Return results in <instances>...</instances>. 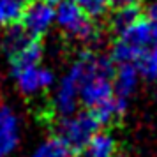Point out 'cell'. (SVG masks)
<instances>
[{
  "label": "cell",
  "instance_id": "1",
  "mask_svg": "<svg viewBox=\"0 0 157 157\" xmlns=\"http://www.w3.org/2000/svg\"><path fill=\"white\" fill-rule=\"evenodd\" d=\"M154 44H157V27L147 16H140L129 29L118 34L111 48V60L115 64H134L143 51Z\"/></svg>",
  "mask_w": 157,
  "mask_h": 157
},
{
  "label": "cell",
  "instance_id": "2",
  "mask_svg": "<svg viewBox=\"0 0 157 157\" xmlns=\"http://www.w3.org/2000/svg\"><path fill=\"white\" fill-rule=\"evenodd\" d=\"M55 25L69 39L83 44H97L102 36L95 18L72 0H60L55 6Z\"/></svg>",
  "mask_w": 157,
  "mask_h": 157
},
{
  "label": "cell",
  "instance_id": "3",
  "mask_svg": "<svg viewBox=\"0 0 157 157\" xmlns=\"http://www.w3.org/2000/svg\"><path fill=\"white\" fill-rule=\"evenodd\" d=\"M101 122L95 117L92 109H83V111H74L72 115H67L58 124L57 136L69 147L72 155H79L88 141L99 132Z\"/></svg>",
  "mask_w": 157,
  "mask_h": 157
},
{
  "label": "cell",
  "instance_id": "4",
  "mask_svg": "<svg viewBox=\"0 0 157 157\" xmlns=\"http://www.w3.org/2000/svg\"><path fill=\"white\" fill-rule=\"evenodd\" d=\"M20 25L32 39L44 37L55 25V4L46 0H30L23 9Z\"/></svg>",
  "mask_w": 157,
  "mask_h": 157
},
{
  "label": "cell",
  "instance_id": "5",
  "mask_svg": "<svg viewBox=\"0 0 157 157\" xmlns=\"http://www.w3.org/2000/svg\"><path fill=\"white\" fill-rule=\"evenodd\" d=\"M79 86H81V67L79 62L74 60L64 78L58 81L57 90H55V99L53 106L62 117L72 115L78 109L79 104Z\"/></svg>",
  "mask_w": 157,
  "mask_h": 157
},
{
  "label": "cell",
  "instance_id": "6",
  "mask_svg": "<svg viewBox=\"0 0 157 157\" xmlns=\"http://www.w3.org/2000/svg\"><path fill=\"white\" fill-rule=\"evenodd\" d=\"M16 85L23 95H39L41 92L48 90L55 83V76L50 69L43 67L41 64L27 65L20 69H11Z\"/></svg>",
  "mask_w": 157,
  "mask_h": 157
},
{
  "label": "cell",
  "instance_id": "7",
  "mask_svg": "<svg viewBox=\"0 0 157 157\" xmlns=\"http://www.w3.org/2000/svg\"><path fill=\"white\" fill-rule=\"evenodd\" d=\"M18 140H20L18 117L7 104H0V157L9 155L16 148Z\"/></svg>",
  "mask_w": 157,
  "mask_h": 157
},
{
  "label": "cell",
  "instance_id": "8",
  "mask_svg": "<svg viewBox=\"0 0 157 157\" xmlns=\"http://www.w3.org/2000/svg\"><path fill=\"white\" fill-rule=\"evenodd\" d=\"M138 79H140V72L134 64H118L113 76L115 95L129 99L138 86Z\"/></svg>",
  "mask_w": 157,
  "mask_h": 157
},
{
  "label": "cell",
  "instance_id": "9",
  "mask_svg": "<svg viewBox=\"0 0 157 157\" xmlns=\"http://www.w3.org/2000/svg\"><path fill=\"white\" fill-rule=\"evenodd\" d=\"M81 157H115L117 155V141L108 132H97L88 141L85 150L79 154Z\"/></svg>",
  "mask_w": 157,
  "mask_h": 157
},
{
  "label": "cell",
  "instance_id": "10",
  "mask_svg": "<svg viewBox=\"0 0 157 157\" xmlns=\"http://www.w3.org/2000/svg\"><path fill=\"white\" fill-rule=\"evenodd\" d=\"M30 41H32V37L23 30V27L20 23H16V25L7 27V30H6L4 39H2V50L7 55V58H11L14 57L20 50H23Z\"/></svg>",
  "mask_w": 157,
  "mask_h": 157
},
{
  "label": "cell",
  "instance_id": "11",
  "mask_svg": "<svg viewBox=\"0 0 157 157\" xmlns=\"http://www.w3.org/2000/svg\"><path fill=\"white\" fill-rule=\"evenodd\" d=\"M41 60H43V46L39 43V39H32L23 50H20L14 57L9 58L11 69H20V67H27V65L41 64Z\"/></svg>",
  "mask_w": 157,
  "mask_h": 157
},
{
  "label": "cell",
  "instance_id": "12",
  "mask_svg": "<svg viewBox=\"0 0 157 157\" xmlns=\"http://www.w3.org/2000/svg\"><path fill=\"white\" fill-rule=\"evenodd\" d=\"M141 16V11H140V6H125V7H117L115 9L113 16H111V21H109V27L113 32L117 34H122L125 29H129L132 23Z\"/></svg>",
  "mask_w": 157,
  "mask_h": 157
},
{
  "label": "cell",
  "instance_id": "13",
  "mask_svg": "<svg viewBox=\"0 0 157 157\" xmlns=\"http://www.w3.org/2000/svg\"><path fill=\"white\" fill-rule=\"evenodd\" d=\"M25 6V0H0V27H11L20 23Z\"/></svg>",
  "mask_w": 157,
  "mask_h": 157
},
{
  "label": "cell",
  "instance_id": "14",
  "mask_svg": "<svg viewBox=\"0 0 157 157\" xmlns=\"http://www.w3.org/2000/svg\"><path fill=\"white\" fill-rule=\"evenodd\" d=\"M134 65L138 67V72L141 78L148 81H157V44L143 51L140 58L134 62Z\"/></svg>",
  "mask_w": 157,
  "mask_h": 157
},
{
  "label": "cell",
  "instance_id": "15",
  "mask_svg": "<svg viewBox=\"0 0 157 157\" xmlns=\"http://www.w3.org/2000/svg\"><path fill=\"white\" fill-rule=\"evenodd\" d=\"M32 157H72V152L58 136H51L37 147Z\"/></svg>",
  "mask_w": 157,
  "mask_h": 157
},
{
  "label": "cell",
  "instance_id": "16",
  "mask_svg": "<svg viewBox=\"0 0 157 157\" xmlns=\"http://www.w3.org/2000/svg\"><path fill=\"white\" fill-rule=\"evenodd\" d=\"M76 2L79 7L86 11L92 18H101V16L106 14L108 11V2L106 0H72Z\"/></svg>",
  "mask_w": 157,
  "mask_h": 157
},
{
  "label": "cell",
  "instance_id": "17",
  "mask_svg": "<svg viewBox=\"0 0 157 157\" xmlns=\"http://www.w3.org/2000/svg\"><path fill=\"white\" fill-rule=\"evenodd\" d=\"M108 7H125V6H140L143 0H106Z\"/></svg>",
  "mask_w": 157,
  "mask_h": 157
},
{
  "label": "cell",
  "instance_id": "18",
  "mask_svg": "<svg viewBox=\"0 0 157 157\" xmlns=\"http://www.w3.org/2000/svg\"><path fill=\"white\" fill-rule=\"evenodd\" d=\"M147 18L157 27V0H152L147 6Z\"/></svg>",
  "mask_w": 157,
  "mask_h": 157
},
{
  "label": "cell",
  "instance_id": "19",
  "mask_svg": "<svg viewBox=\"0 0 157 157\" xmlns=\"http://www.w3.org/2000/svg\"><path fill=\"white\" fill-rule=\"evenodd\" d=\"M46 2H50V4H55V6H57V4L60 2V0H46Z\"/></svg>",
  "mask_w": 157,
  "mask_h": 157
},
{
  "label": "cell",
  "instance_id": "20",
  "mask_svg": "<svg viewBox=\"0 0 157 157\" xmlns=\"http://www.w3.org/2000/svg\"><path fill=\"white\" fill-rule=\"evenodd\" d=\"M155 95H157V86H155Z\"/></svg>",
  "mask_w": 157,
  "mask_h": 157
},
{
  "label": "cell",
  "instance_id": "21",
  "mask_svg": "<svg viewBox=\"0 0 157 157\" xmlns=\"http://www.w3.org/2000/svg\"><path fill=\"white\" fill-rule=\"evenodd\" d=\"M25 2H30V0H25Z\"/></svg>",
  "mask_w": 157,
  "mask_h": 157
}]
</instances>
